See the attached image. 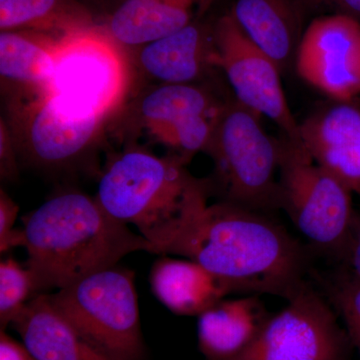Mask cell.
Segmentation results:
<instances>
[{
    "label": "cell",
    "mask_w": 360,
    "mask_h": 360,
    "mask_svg": "<svg viewBox=\"0 0 360 360\" xmlns=\"http://www.w3.org/2000/svg\"><path fill=\"white\" fill-rule=\"evenodd\" d=\"M300 141L312 158L360 194V106L335 101L300 123Z\"/></svg>",
    "instance_id": "5bb4252c"
},
{
    "label": "cell",
    "mask_w": 360,
    "mask_h": 360,
    "mask_svg": "<svg viewBox=\"0 0 360 360\" xmlns=\"http://www.w3.org/2000/svg\"><path fill=\"white\" fill-rule=\"evenodd\" d=\"M98 25L79 0H0V30H32L63 37Z\"/></svg>",
    "instance_id": "44dd1931"
},
{
    "label": "cell",
    "mask_w": 360,
    "mask_h": 360,
    "mask_svg": "<svg viewBox=\"0 0 360 360\" xmlns=\"http://www.w3.org/2000/svg\"><path fill=\"white\" fill-rule=\"evenodd\" d=\"M58 37L32 30L0 32V77L8 103L51 90Z\"/></svg>",
    "instance_id": "e0dca14e"
},
{
    "label": "cell",
    "mask_w": 360,
    "mask_h": 360,
    "mask_svg": "<svg viewBox=\"0 0 360 360\" xmlns=\"http://www.w3.org/2000/svg\"><path fill=\"white\" fill-rule=\"evenodd\" d=\"M49 296L75 330L108 359L146 357L131 270L115 265Z\"/></svg>",
    "instance_id": "8992f818"
},
{
    "label": "cell",
    "mask_w": 360,
    "mask_h": 360,
    "mask_svg": "<svg viewBox=\"0 0 360 360\" xmlns=\"http://www.w3.org/2000/svg\"><path fill=\"white\" fill-rule=\"evenodd\" d=\"M156 260L149 281L155 297L170 311L200 316L225 296L236 292L229 283L191 259Z\"/></svg>",
    "instance_id": "d6986e66"
},
{
    "label": "cell",
    "mask_w": 360,
    "mask_h": 360,
    "mask_svg": "<svg viewBox=\"0 0 360 360\" xmlns=\"http://www.w3.org/2000/svg\"><path fill=\"white\" fill-rule=\"evenodd\" d=\"M39 295L34 278L27 267L13 257L0 262V324L4 330L20 315L30 296Z\"/></svg>",
    "instance_id": "7402d4cb"
},
{
    "label": "cell",
    "mask_w": 360,
    "mask_h": 360,
    "mask_svg": "<svg viewBox=\"0 0 360 360\" xmlns=\"http://www.w3.org/2000/svg\"><path fill=\"white\" fill-rule=\"evenodd\" d=\"M129 52L97 25L59 37L49 92L75 110L111 120L129 101Z\"/></svg>",
    "instance_id": "ba28073f"
},
{
    "label": "cell",
    "mask_w": 360,
    "mask_h": 360,
    "mask_svg": "<svg viewBox=\"0 0 360 360\" xmlns=\"http://www.w3.org/2000/svg\"><path fill=\"white\" fill-rule=\"evenodd\" d=\"M279 141V210L317 250L342 257L355 219L352 191L309 155L300 141Z\"/></svg>",
    "instance_id": "52a82bcc"
},
{
    "label": "cell",
    "mask_w": 360,
    "mask_h": 360,
    "mask_svg": "<svg viewBox=\"0 0 360 360\" xmlns=\"http://www.w3.org/2000/svg\"><path fill=\"white\" fill-rule=\"evenodd\" d=\"M215 0H124L104 18L106 32L132 49L202 20Z\"/></svg>",
    "instance_id": "9a60e30c"
},
{
    "label": "cell",
    "mask_w": 360,
    "mask_h": 360,
    "mask_svg": "<svg viewBox=\"0 0 360 360\" xmlns=\"http://www.w3.org/2000/svg\"><path fill=\"white\" fill-rule=\"evenodd\" d=\"M217 68L239 103L272 120L291 139H300V123L291 112L276 61L243 32L231 13L214 22Z\"/></svg>",
    "instance_id": "8fae6325"
},
{
    "label": "cell",
    "mask_w": 360,
    "mask_h": 360,
    "mask_svg": "<svg viewBox=\"0 0 360 360\" xmlns=\"http://www.w3.org/2000/svg\"><path fill=\"white\" fill-rule=\"evenodd\" d=\"M295 65L333 101H354L360 96V21L340 13L315 16L305 26Z\"/></svg>",
    "instance_id": "7c38bea8"
},
{
    "label": "cell",
    "mask_w": 360,
    "mask_h": 360,
    "mask_svg": "<svg viewBox=\"0 0 360 360\" xmlns=\"http://www.w3.org/2000/svg\"><path fill=\"white\" fill-rule=\"evenodd\" d=\"M0 360H37L25 345H20L4 330L0 333Z\"/></svg>",
    "instance_id": "83f0119b"
},
{
    "label": "cell",
    "mask_w": 360,
    "mask_h": 360,
    "mask_svg": "<svg viewBox=\"0 0 360 360\" xmlns=\"http://www.w3.org/2000/svg\"><path fill=\"white\" fill-rule=\"evenodd\" d=\"M270 316L257 295L220 300L198 316V347L207 360L233 359L250 347Z\"/></svg>",
    "instance_id": "ac0fdd59"
},
{
    "label": "cell",
    "mask_w": 360,
    "mask_h": 360,
    "mask_svg": "<svg viewBox=\"0 0 360 360\" xmlns=\"http://www.w3.org/2000/svg\"><path fill=\"white\" fill-rule=\"evenodd\" d=\"M324 288L360 357V281L342 269L333 281L324 283Z\"/></svg>",
    "instance_id": "603a6c76"
},
{
    "label": "cell",
    "mask_w": 360,
    "mask_h": 360,
    "mask_svg": "<svg viewBox=\"0 0 360 360\" xmlns=\"http://www.w3.org/2000/svg\"><path fill=\"white\" fill-rule=\"evenodd\" d=\"M186 163L141 146L108 158L96 200L113 219L134 224L153 253L169 255L205 214L212 182L189 174Z\"/></svg>",
    "instance_id": "3957f363"
},
{
    "label": "cell",
    "mask_w": 360,
    "mask_h": 360,
    "mask_svg": "<svg viewBox=\"0 0 360 360\" xmlns=\"http://www.w3.org/2000/svg\"><path fill=\"white\" fill-rule=\"evenodd\" d=\"M229 13L281 72L295 63L307 18L300 0H234Z\"/></svg>",
    "instance_id": "2e32d148"
},
{
    "label": "cell",
    "mask_w": 360,
    "mask_h": 360,
    "mask_svg": "<svg viewBox=\"0 0 360 360\" xmlns=\"http://www.w3.org/2000/svg\"><path fill=\"white\" fill-rule=\"evenodd\" d=\"M11 326L37 360H111L75 330L49 295L32 297Z\"/></svg>",
    "instance_id": "ffe728a7"
},
{
    "label": "cell",
    "mask_w": 360,
    "mask_h": 360,
    "mask_svg": "<svg viewBox=\"0 0 360 360\" xmlns=\"http://www.w3.org/2000/svg\"><path fill=\"white\" fill-rule=\"evenodd\" d=\"M262 116L226 101L205 153L212 158L224 201L257 212L279 210V141Z\"/></svg>",
    "instance_id": "5b68a950"
},
{
    "label": "cell",
    "mask_w": 360,
    "mask_h": 360,
    "mask_svg": "<svg viewBox=\"0 0 360 360\" xmlns=\"http://www.w3.org/2000/svg\"><path fill=\"white\" fill-rule=\"evenodd\" d=\"M18 205L8 194L1 189L0 191V251L6 252L11 248L22 246V229H13L18 217Z\"/></svg>",
    "instance_id": "cb8c5ba5"
},
{
    "label": "cell",
    "mask_w": 360,
    "mask_h": 360,
    "mask_svg": "<svg viewBox=\"0 0 360 360\" xmlns=\"http://www.w3.org/2000/svg\"><path fill=\"white\" fill-rule=\"evenodd\" d=\"M9 131L18 158L45 169H70L101 143L108 118L82 112L51 92L8 103Z\"/></svg>",
    "instance_id": "9c48e42d"
},
{
    "label": "cell",
    "mask_w": 360,
    "mask_h": 360,
    "mask_svg": "<svg viewBox=\"0 0 360 360\" xmlns=\"http://www.w3.org/2000/svg\"><path fill=\"white\" fill-rule=\"evenodd\" d=\"M225 103L198 84H158L129 99L111 120H118L125 146L144 139L187 165L205 153Z\"/></svg>",
    "instance_id": "277c9868"
},
{
    "label": "cell",
    "mask_w": 360,
    "mask_h": 360,
    "mask_svg": "<svg viewBox=\"0 0 360 360\" xmlns=\"http://www.w3.org/2000/svg\"><path fill=\"white\" fill-rule=\"evenodd\" d=\"M271 315L257 338L229 360H347L352 347L330 305L309 283Z\"/></svg>",
    "instance_id": "30bf717a"
},
{
    "label": "cell",
    "mask_w": 360,
    "mask_h": 360,
    "mask_svg": "<svg viewBox=\"0 0 360 360\" xmlns=\"http://www.w3.org/2000/svg\"><path fill=\"white\" fill-rule=\"evenodd\" d=\"M169 255L198 262L236 292L285 300L304 283L307 269L302 245L281 225L224 200L207 206Z\"/></svg>",
    "instance_id": "6da1fadb"
},
{
    "label": "cell",
    "mask_w": 360,
    "mask_h": 360,
    "mask_svg": "<svg viewBox=\"0 0 360 360\" xmlns=\"http://www.w3.org/2000/svg\"><path fill=\"white\" fill-rule=\"evenodd\" d=\"M25 266L37 292L63 290L84 277L117 265L135 251L153 248L127 224L113 219L96 198L79 191L52 196L22 219Z\"/></svg>",
    "instance_id": "7a4b0ae2"
},
{
    "label": "cell",
    "mask_w": 360,
    "mask_h": 360,
    "mask_svg": "<svg viewBox=\"0 0 360 360\" xmlns=\"http://www.w3.org/2000/svg\"><path fill=\"white\" fill-rule=\"evenodd\" d=\"M127 51L134 70L153 85L196 84L217 70L214 23L203 20Z\"/></svg>",
    "instance_id": "4fadbf2b"
},
{
    "label": "cell",
    "mask_w": 360,
    "mask_h": 360,
    "mask_svg": "<svg viewBox=\"0 0 360 360\" xmlns=\"http://www.w3.org/2000/svg\"><path fill=\"white\" fill-rule=\"evenodd\" d=\"M18 151L8 127L1 120L0 127V174L2 179L13 180L18 175Z\"/></svg>",
    "instance_id": "484cf974"
},
{
    "label": "cell",
    "mask_w": 360,
    "mask_h": 360,
    "mask_svg": "<svg viewBox=\"0 0 360 360\" xmlns=\"http://www.w3.org/2000/svg\"><path fill=\"white\" fill-rule=\"evenodd\" d=\"M79 1L89 7L96 15L99 13H103L104 18H105L124 0H79Z\"/></svg>",
    "instance_id": "f1b7e54d"
},
{
    "label": "cell",
    "mask_w": 360,
    "mask_h": 360,
    "mask_svg": "<svg viewBox=\"0 0 360 360\" xmlns=\"http://www.w3.org/2000/svg\"><path fill=\"white\" fill-rule=\"evenodd\" d=\"M341 258H343L345 262V271L360 281V217L359 215H355L352 231Z\"/></svg>",
    "instance_id": "4316f807"
},
{
    "label": "cell",
    "mask_w": 360,
    "mask_h": 360,
    "mask_svg": "<svg viewBox=\"0 0 360 360\" xmlns=\"http://www.w3.org/2000/svg\"><path fill=\"white\" fill-rule=\"evenodd\" d=\"M305 15L310 13H340L360 21V0H300Z\"/></svg>",
    "instance_id": "d4e9b609"
}]
</instances>
